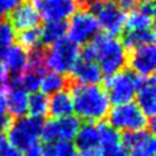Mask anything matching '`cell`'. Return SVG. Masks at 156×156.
Instances as JSON below:
<instances>
[{"mask_svg": "<svg viewBox=\"0 0 156 156\" xmlns=\"http://www.w3.org/2000/svg\"><path fill=\"white\" fill-rule=\"evenodd\" d=\"M80 55L83 60L94 61L107 77L123 71L128 62L127 49L121 39L107 34H96L84 45Z\"/></svg>", "mask_w": 156, "mask_h": 156, "instance_id": "6da1fadb", "label": "cell"}, {"mask_svg": "<svg viewBox=\"0 0 156 156\" xmlns=\"http://www.w3.org/2000/svg\"><path fill=\"white\" fill-rule=\"evenodd\" d=\"M73 111L78 118L88 121V123L101 122L110 111V100L102 87L98 84L72 85Z\"/></svg>", "mask_w": 156, "mask_h": 156, "instance_id": "7a4b0ae2", "label": "cell"}, {"mask_svg": "<svg viewBox=\"0 0 156 156\" xmlns=\"http://www.w3.org/2000/svg\"><path fill=\"white\" fill-rule=\"evenodd\" d=\"M108 124L116 130H122L124 133L139 132L149 129L154 132V121L149 123L146 116L140 111V108L134 102H127L122 105H115L108 111Z\"/></svg>", "mask_w": 156, "mask_h": 156, "instance_id": "3957f363", "label": "cell"}, {"mask_svg": "<svg viewBox=\"0 0 156 156\" xmlns=\"http://www.w3.org/2000/svg\"><path fill=\"white\" fill-rule=\"evenodd\" d=\"M85 9L94 15L99 28H101L105 34L116 37L124 29L127 15L113 0L91 1Z\"/></svg>", "mask_w": 156, "mask_h": 156, "instance_id": "277c9868", "label": "cell"}, {"mask_svg": "<svg viewBox=\"0 0 156 156\" xmlns=\"http://www.w3.org/2000/svg\"><path fill=\"white\" fill-rule=\"evenodd\" d=\"M43 118H37L32 116H23L20 118H13L7 132V140L20 151L29 147L30 145L38 143L43 128Z\"/></svg>", "mask_w": 156, "mask_h": 156, "instance_id": "5b68a950", "label": "cell"}, {"mask_svg": "<svg viewBox=\"0 0 156 156\" xmlns=\"http://www.w3.org/2000/svg\"><path fill=\"white\" fill-rule=\"evenodd\" d=\"M80 58V50L78 45L69 39H61L45 51V65L51 72L65 74L69 73L74 65Z\"/></svg>", "mask_w": 156, "mask_h": 156, "instance_id": "8992f818", "label": "cell"}, {"mask_svg": "<svg viewBox=\"0 0 156 156\" xmlns=\"http://www.w3.org/2000/svg\"><path fill=\"white\" fill-rule=\"evenodd\" d=\"M138 80L139 77L127 69L110 76L105 80L104 88L110 102H113L115 105L132 102V100L135 98Z\"/></svg>", "mask_w": 156, "mask_h": 156, "instance_id": "52a82bcc", "label": "cell"}, {"mask_svg": "<svg viewBox=\"0 0 156 156\" xmlns=\"http://www.w3.org/2000/svg\"><path fill=\"white\" fill-rule=\"evenodd\" d=\"M99 30V24L94 15L88 9L77 10L67 24V34L72 43L76 45L89 43Z\"/></svg>", "mask_w": 156, "mask_h": 156, "instance_id": "ba28073f", "label": "cell"}, {"mask_svg": "<svg viewBox=\"0 0 156 156\" xmlns=\"http://www.w3.org/2000/svg\"><path fill=\"white\" fill-rule=\"evenodd\" d=\"M79 127L80 121L73 115L62 118H52L43 123L40 138L48 144L55 141H72Z\"/></svg>", "mask_w": 156, "mask_h": 156, "instance_id": "9c48e42d", "label": "cell"}, {"mask_svg": "<svg viewBox=\"0 0 156 156\" xmlns=\"http://www.w3.org/2000/svg\"><path fill=\"white\" fill-rule=\"evenodd\" d=\"M40 18L46 22H65L78 10L77 0H30Z\"/></svg>", "mask_w": 156, "mask_h": 156, "instance_id": "30bf717a", "label": "cell"}, {"mask_svg": "<svg viewBox=\"0 0 156 156\" xmlns=\"http://www.w3.org/2000/svg\"><path fill=\"white\" fill-rule=\"evenodd\" d=\"M121 141L128 156H155L156 143L154 132L150 129L124 133L121 135Z\"/></svg>", "mask_w": 156, "mask_h": 156, "instance_id": "8fae6325", "label": "cell"}, {"mask_svg": "<svg viewBox=\"0 0 156 156\" xmlns=\"http://www.w3.org/2000/svg\"><path fill=\"white\" fill-rule=\"evenodd\" d=\"M130 72L136 77H151L156 67V49L154 44L144 45L132 50L128 56Z\"/></svg>", "mask_w": 156, "mask_h": 156, "instance_id": "7c38bea8", "label": "cell"}, {"mask_svg": "<svg viewBox=\"0 0 156 156\" xmlns=\"http://www.w3.org/2000/svg\"><path fill=\"white\" fill-rule=\"evenodd\" d=\"M136 106L146 116L147 119H154L156 112V87L155 78L151 77H139L138 88L135 93Z\"/></svg>", "mask_w": 156, "mask_h": 156, "instance_id": "4fadbf2b", "label": "cell"}, {"mask_svg": "<svg viewBox=\"0 0 156 156\" xmlns=\"http://www.w3.org/2000/svg\"><path fill=\"white\" fill-rule=\"evenodd\" d=\"M11 26L16 30H26L32 28H38V24L40 23V16L37 11V9L32 5V2L23 1L20 6L15 9V11L10 15Z\"/></svg>", "mask_w": 156, "mask_h": 156, "instance_id": "5bb4252c", "label": "cell"}, {"mask_svg": "<svg viewBox=\"0 0 156 156\" xmlns=\"http://www.w3.org/2000/svg\"><path fill=\"white\" fill-rule=\"evenodd\" d=\"M69 74L74 84L93 85V84H98L102 79V72L100 71L99 66L94 61L83 60V58L78 60V62L74 65Z\"/></svg>", "mask_w": 156, "mask_h": 156, "instance_id": "9a60e30c", "label": "cell"}, {"mask_svg": "<svg viewBox=\"0 0 156 156\" xmlns=\"http://www.w3.org/2000/svg\"><path fill=\"white\" fill-rule=\"evenodd\" d=\"M28 51H26L20 45H12L10 46L0 57L1 62L5 66L7 73L13 74L16 78L20 77L28 67Z\"/></svg>", "mask_w": 156, "mask_h": 156, "instance_id": "2e32d148", "label": "cell"}, {"mask_svg": "<svg viewBox=\"0 0 156 156\" xmlns=\"http://www.w3.org/2000/svg\"><path fill=\"white\" fill-rule=\"evenodd\" d=\"M6 93L5 98L9 116L12 118L23 117L28 112V93L16 83L12 87H9Z\"/></svg>", "mask_w": 156, "mask_h": 156, "instance_id": "e0dca14e", "label": "cell"}, {"mask_svg": "<svg viewBox=\"0 0 156 156\" xmlns=\"http://www.w3.org/2000/svg\"><path fill=\"white\" fill-rule=\"evenodd\" d=\"M73 112V101L72 95L67 90H61L51 95L49 99L48 115L52 118H62L72 115Z\"/></svg>", "mask_w": 156, "mask_h": 156, "instance_id": "ac0fdd59", "label": "cell"}, {"mask_svg": "<svg viewBox=\"0 0 156 156\" xmlns=\"http://www.w3.org/2000/svg\"><path fill=\"white\" fill-rule=\"evenodd\" d=\"M74 145L77 150L84 151V150H91V149H99V128L98 124L94 123H85L79 127L76 136H74Z\"/></svg>", "mask_w": 156, "mask_h": 156, "instance_id": "d6986e66", "label": "cell"}, {"mask_svg": "<svg viewBox=\"0 0 156 156\" xmlns=\"http://www.w3.org/2000/svg\"><path fill=\"white\" fill-rule=\"evenodd\" d=\"M155 40V32L154 29L150 30H126L123 33L122 44L128 50H134L136 48L154 44Z\"/></svg>", "mask_w": 156, "mask_h": 156, "instance_id": "ffe728a7", "label": "cell"}, {"mask_svg": "<svg viewBox=\"0 0 156 156\" xmlns=\"http://www.w3.org/2000/svg\"><path fill=\"white\" fill-rule=\"evenodd\" d=\"M67 33V24L65 22H46L40 29L41 43L45 45H54L65 38Z\"/></svg>", "mask_w": 156, "mask_h": 156, "instance_id": "44dd1931", "label": "cell"}, {"mask_svg": "<svg viewBox=\"0 0 156 156\" xmlns=\"http://www.w3.org/2000/svg\"><path fill=\"white\" fill-rule=\"evenodd\" d=\"M66 84H67V79L65 76L50 71L43 74L39 89H41V93L45 95H49V94L52 95L57 91L63 90Z\"/></svg>", "mask_w": 156, "mask_h": 156, "instance_id": "7402d4cb", "label": "cell"}, {"mask_svg": "<svg viewBox=\"0 0 156 156\" xmlns=\"http://www.w3.org/2000/svg\"><path fill=\"white\" fill-rule=\"evenodd\" d=\"M49 107V98L41 91L32 93L28 98V112L29 116L43 118L48 115Z\"/></svg>", "mask_w": 156, "mask_h": 156, "instance_id": "603a6c76", "label": "cell"}, {"mask_svg": "<svg viewBox=\"0 0 156 156\" xmlns=\"http://www.w3.org/2000/svg\"><path fill=\"white\" fill-rule=\"evenodd\" d=\"M78 150L72 141L49 143L43 147V156H78Z\"/></svg>", "mask_w": 156, "mask_h": 156, "instance_id": "cb8c5ba5", "label": "cell"}, {"mask_svg": "<svg viewBox=\"0 0 156 156\" xmlns=\"http://www.w3.org/2000/svg\"><path fill=\"white\" fill-rule=\"evenodd\" d=\"M41 77L43 74L27 68L20 77H17L15 79V83L17 85H20L21 88H23L27 93H35L38 91V89L40 88V82H41Z\"/></svg>", "mask_w": 156, "mask_h": 156, "instance_id": "d4e9b609", "label": "cell"}, {"mask_svg": "<svg viewBox=\"0 0 156 156\" xmlns=\"http://www.w3.org/2000/svg\"><path fill=\"white\" fill-rule=\"evenodd\" d=\"M18 45L22 46L26 51H33L38 49L39 44L41 43L40 37V29L39 28H32L21 30L18 34Z\"/></svg>", "mask_w": 156, "mask_h": 156, "instance_id": "484cf974", "label": "cell"}, {"mask_svg": "<svg viewBox=\"0 0 156 156\" xmlns=\"http://www.w3.org/2000/svg\"><path fill=\"white\" fill-rule=\"evenodd\" d=\"M16 30L7 20H0V56L13 45Z\"/></svg>", "mask_w": 156, "mask_h": 156, "instance_id": "4316f807", "label": "cell"}, {"mask_svg": "<svg viewBox=\"0 0 156 156\" xmlns=\"http://www.w3.org/2000/svg\"><path fill=\"white\" fill-rule=\"evenodd\" d=\"M99 152L100 156H128V152L126 147L122 145V141L100 146Z\"/></svg>", "mask_w": 156, "mask_h": 156, "instance_id": "83f0119b", "label": "cell"}, {"mask_svg": "<svg viewBox=\"0 0 156 156\" xmlns=\"http://www.w3.org/2000/svg\"><path fill=\"white\" fill-rule=\"evenodd\" d=\"M0 156H22V151L16 149L0 130Z\"/></svg>", "mask_w": 156, "mask_h": 156, "instance_id": "f1b7e54d", "label": "cell"}, {"mask_svg": "<svg viewBox=\"0 0 156 156\" xmlns=\"http://www.w3.org/2000/svg\"><path fill=\"white\" fill-rule=\"evenodd\" d=\"M12 117L7 115L6 108V98L4 93H0V130L4 132L9 128V126L12 122Z\"/></svg>", "mask_w": 156, "mask_h": 156, "instance_id": "f546056e", "label": "cell"}, {"mask_svg": "<svg viewBox=\"0 0 156 156\" xmlns=\"http://www.w3.org/2000/svg\"><path fill=\"white\" fill-rule=\"evenodd\" d=\"M24 0H0V20H6Z\"/></svg>", "mask_w": 156, "mask_h": 156, "instance_id": "4dcf8cb0", "label": "cell"}, {"mask_svg": "<svg viewBox=\"0 0 156 156\" xmlns=\"http://www.w3.org/2000/svg\"><path fill=\"white\" fill-rule=\"evenodd\" d=\"M9 88V73L0 61V93H5Z\"/></svg>", "mask_w": 156, "mask_h": 156, "instance_id": "1f68e13d", "label": "cell"}, {"mask_svg": "<svg viewBox=\"0 0 156 156\" xmlns=\"http://www.w3.org/2000/svg\"><path fill=\"white\" fill-rule=\"evenodd\" d=\"M22 156H43V146L39 143L30 145L22 151Z\"/></svg>", "mask_w": 156, "mask_h": 156, "instance_id": "d6a6232c", "label": "cell"}, {"mask_svg": "<svg viewBox=\"0 0 156 156\" xmlns=\"http://www.w3.org/2000/svg\"><path fill=\"white\" fill-rule=\"evenodd\" d=\"M123 11L124 10H132L134 9L139 2L140 0H113Z\"/></svg>", "mask_w": 156, "mask_h": 156, "instance_id": "836d02e7", "label": "cell"}, {"mask_svg": "<svg viewBox=\"0 0 156 156\" xmlns=\"http://www.w3.org/2000/svg\"><path fill=\"white\" fill-rule=\"evenodd\" d=\"M78 156H100V152H99V149H91V150L80 151Z\"/></svg>", "mask_w": 156, "mask_h": 156, "instance_id": "e575fe53", "label": "cell"}, {"mask_svg": "<svg viewBox=\"0 0 156 156\" xmlns=\"http://www.w3.org/2000/svg\"><path fill=\"white\" fill-rule=\"evenodd\" d=\"M91 1H98V0H77V2H78V6L79 5H82V6H88V4L89 2H91Z\"/></svg>", "mask_w": 156, "mask_h": 156, "instance_id": "d590c367", "label": "cell"}]
</instances>
